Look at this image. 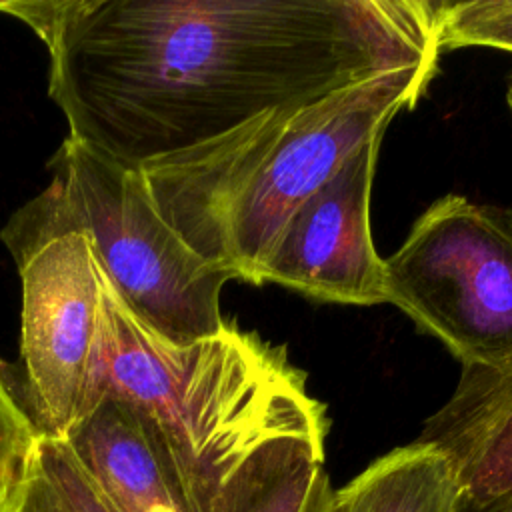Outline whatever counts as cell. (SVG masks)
I'll list each match as a JSON object with an SVG mask.
<instances>
[{
	"label": "cell",
	"instance_id": "6da1fadb",
	"mask_svg": "<svg viewBox=\"0 0 512 512\" xmlns=\"http://www.w3.org/2000/svg\"><path fill=\"white\" fill-rule=\"evenodd\" d=\"M100 396L152 420L196 512H222L242 484L324 458L326 406L308 394L306 374L282 346L228 322L192 344L166 342L122 306L104 276L82 416Z\"/></svg>",
	"mask_w": 512,
	"mask_h": 512
},
{
	"label": "cell",
	"instance_id": "7a4b0ae2",
	"mask_svg": "<svg viewBox=\"0 0 512 512\" xmlns=\"http://www.w3.org/2000/svg\"><path fill=\"white\" fill-rule=\"evenodd\" d=\"M438 58L378 72L324 98L270 108L230 132L142 168L164 222L208 264L262 284L296 208L368 138L412 108Z\"/></svg>",
	"mask_w": 512,
	"mask_h": 512
},
{
	"label": "cell",
	"instance_id": "3957f363",
	"mask_svg": "<svg viewBox=\"0 0 512 512\" xmlns=\"http://www.w3.org/2000/svg\"><path fill=\"white\" fill-rule=\"evenodd\" d=\"M50 170L52 182L0 232L10 252L80 232L110 290L156 336L192 344L226 326L220 294L232 276L202 260L164 222L140 170L72 138L60 144Z\"/></svg>",
	"mask_w": 512,
	"mask_h": 512
},
{
	"label": "cell",
	"instance_id": "277c9868",
	"mask_svg": "<svg viewBox=\"0 0 512 512\" xmlns=\"http://www.w3.org/2000/svg\"><path fill=\"white\" fill-rule=\"evenodd\" d=\"M384 286L462 366L512 358V206L442 196L384 260Z\"/></svg>",
	"mask_w": 512,
	"mask_h": 512
},
{
	"label": "cell",
	"instance_id": "5b68a950",
	"mask_svg": "<svg viewBox=\"0 0 512 512\" xmlns=\"http://www.w3.org/2000/svg\"><path fill=\"white\" fill-rule=\"evenodd\" d=\"M10 254L22 280L24 382L14 396L38 434L64 438L84 408L102 272L80 232H64Z\"/></svg>",
	"mask_w": 512,
	"mask_h": 512
},
{
	"label": "cell",
	"instance_id": "8992f818",
	"mask_svg": "<svg viewBox=\"0 0 512 512\" xmlns=\"http://www.w3.org/2000/svg\"><path fill=\"white\" fill-rule=\"evenodd\" d=\"M380 142L382 134L368 138L296 208L264 262L262 284L336 304H386L384 260L370 230Z\"/></svg>",
	"mask_w": 512,
	"mask_h": 512
},
{
	"label": "cell",
	"instance_id": "52a82bcc",
	"mask_svg": "<svg viewBox=\"0 0 512 512\" xmlns=\"http://www.w3.org/2000/svg\"><path fill=\"white\" fill-rule=\"evenodd\" d=\"M64 440L118 512H196L158 428L130 402L100 396Z\"/></svg>",
	"mask_w": 512,
	"mask_h": 512
},
{
	"label": "cell",
	"instance_id": "ba28073f",
	"mask_svg": "<svg viewBox=\"0 0 512 512\" xmlns=\"http://www.w3.org/2000/svg\"><path fill=\"white\" fill-rule=\"evenodd\" d=\"M454 464L462 500L482 504L512 490V358L496 366H462L450 398L416 438Z\"/></svg>",
	"mask_w": 512,
	"mask_h": 512
},
{
	"label": "cell",
	"instance_id": "9c48e42d",
	"mask_svg": "<svg viewBox=\"0 0 512 512\" xmlns=\"http://www.w3.org/2000/svg\"><path fill=\"white\" fill-rule=\"evenodd\" d=\"M460 502L462 484L452 460L414 440L332 490L326 512H456Z\"/></svg>",
	"mask_w": 512,
	"mask_h": 512
},
{
	"label": "cell",
	"instance_id": "30bf717a",
	"mask_svg": "<svg viewBox=\"0 0 512 512\" xmlns=\"http://www.w3.org/2000/svg\"><path fill=\"white\" fill-rule=\"evenodd\" d=\"M0 512H118L64 438L36 434Z\"/></svg>",
	"mask_w": 512,
	"mask_h": 512
},
{
	"label": "cell",
	"instance_id": "8fae6325",
	"mask_svg": "<svg viewBox=\"0 0 512 512\" xmlns=\"http://www.w3.org/2000/svg\"><path fill=\"white\" fill-rule=\"evenodd\" d=\"M330 494L324 458H304L246 482L222 512H326Z\"/></svg>",
	"mask_w": 512,
	"mask_h": 512
},
{
	"label": "cell",
	"instance_id": "7c38bea8",
	"mask_svg": "<svg viewBox=\"0 0 512 512\" xmlns=\"http://www.w3.org/2000/svg\"><path fill=\"white\" fill-rule=\"evenodd\" d=\"M36 434L32 420L0 374V502L14 482Z\"/></svg>",
	"mask_w": 512,
	"mask_h": 512
},
{
	"label": "cell",
	"instance_id": "4fadbf2b",
	"mask_svg": "<svg viewBox=\"0 0 512 512\" xmlns=\"http://www.w3.org/2000/svg\"><path fill=\"white\" fill-rule=\"evenodd\" d=\"M456 512H512V490L482 504H470L462 500Z\"/></svg>",
	"mask_w": 512,
	"mask_h": 512
},
{
	"label": "cell",
	"instance_id": "5bb4252c",
	"mask_svg": "<svg viewBox=\"0 0 512 512\" xmlns=\"http://www.w3.org/2000/svg\"><path fill=\"white\" fill-rule=\"evenodd\" d=\"M506 102H508V106H510V110H512V82L508 84V92H506Z\"/></svg>",
	"mask_w": 512,
	"mask_h": 512
}]
</instances>
